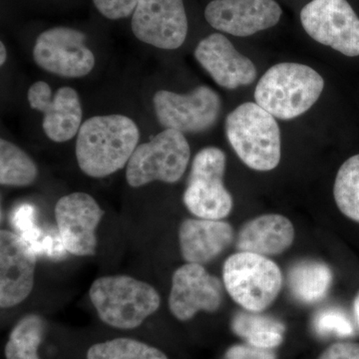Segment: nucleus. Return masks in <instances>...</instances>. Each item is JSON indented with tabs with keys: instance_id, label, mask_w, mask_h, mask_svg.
<instances>
[{
	"instance_id": "nucleus-1",
	"label": "nucleus",
	"mask_w": 359,
	"mask_h": 359,
	"mask_svg": "<svg viewBox=\"0 0 359 359\" xmlns=\"http://www.w3.org/2000/svg\"><path fill=\"white\" fill-rule=\"evenodd\" d=\"M139 139L138 126L127 116L89 118L77 134L78 165L87 176L105 178L127 166Z\"/></svg>"
},
{
	"instance_id": "nucleus-2",
	"label": "nucleus",
	"mask_w": 359,
	"mask_h": 359,
	"mask_svg": "<svg viewBox=\"0 0 359 359\" xmlns=\"http://www.w3.org/2000/svg\"><path fill=\"white\" fill-rule=\"evenodd\" d=\"M325 88L318 71L299 63H278L257 82L255 100L276 119L292 120L311 109Z\"/></svg>"
},
{
	"instance_id": "nucleus-3",
	"label": "nucleus",
	"mask_w": 359,
	"mask_h": 359,
	"mask_svg": "<svg viewBox=\"0 0 359 359\" xmlns=\"http://www.w3.org/2000/svg\"><path fill=\"white\" fill-rule=\"evenodd\" d=\"M226 135L236 154L250 169L268 172L280 164V127L259 104L243 103L231 111L226 119Z\"/></svg>"
},
{
	"instance_id": "nucleus-4",
	"label": "nucleus",
	"mask_w": 359,
	"mask_h": 359,
	"mask_svg": "<svg viewBox=\"0 0 359 359\" xmlns=\"http://www.w3.org/2000/svg\"><path fill=\"white\" fill-rule=\"evenodd\" d=\"M89 297L99 318L110 327L134 330L160 308L157 290L145 282L128 276L97 278Z\"/></svg>"
},
{
	"instance_id": "nucleus-5",
	"label": "nucleus",
	"mask_w": 359,
	"mask_h": 359,
	"mask_svg": "<svg viewBox=\"0 0 359 359\" xmlns=\"http://www.w3.org/2000/svg\"><path fill=\"white\" fill-rule=\"evenodd\" d=\"M283 282L282 271L268 257L238 252L224 264V289L250 313H262L271 306L282 290Z\"/></svg>"
},
{
	"instance_id": "nucleus-6",
	"label": "nucleus",
	"mask_w": 359,
	"mask_h": 359,
	"mask_svg": "<svg viewBox=\"0 0 359 359\" xmlns=\"http://www.w3.org/2000/svg\"><path fill=\"white\" fill-rule=\"evenodd\" d=\"M190 157V145L185 135L165 129L135 149L126 166L127 182L133 188L155 181L176 183L185 174Z\"/></svg>"
},
{
	"instance_id": "nucleus-7",
	"label": "nucleus",
	"mask_w": 359,
	"mask_h": 359,
	"mask_svg": "<svg viewBox=\"0 0 359 359\" xmlns=\"http://www.w3.org/2000/svg\"><path fill=\"white\" fill-rule=\"evenodd\" d=\"M226 157L216 147L202 149L193 160L184 204L200 219H223L233 210V201L224 185Z\"/></svg>"
},
{
	"instance_id": "nucleus-8",
	"label": "nucleus",
	"mask_w": 359,
	"mask_h": 359,
	"mask_svg": "<svg viewBox=\"0 0 359 359\" xmlns=\"http://www.w3.org/2000/svg\"><path fill=\"white\" fill-rule=\"evenodd\" d=\"M302 27L318 43L359 56V18L347 0H311L301 11Z\"/></svg>"
},
{
	"instance_id": "nucleus-9",
	"label": "nucleus",
	"mask_w": 359,
	"mask_h": 359,
	"mask_svg": "<svg viewBox=\"0 0 359 359\" xmlns=\"http://www.w3.org/2000/svg\"><path fill=\"white\" fill-rule=\"evenodd\" d=\"M155 114L165 129L181 133H201L218 121L221 98L208 86H199L188 94L160 90L153 98Z\"/></svg>"
},
{
	"instance_id": "nucleus-10",
	"label": "nucleus",
	"mask_w": 359,
	"mask_h": 359,
	"mask_svg": "<svg viewBox=\"0 0 359 359\" xmlns=\"http://www.w3.org/2000/svg\"><path fill=\"white\" fill-rule=\"evenodd\" d=\"M86 35L73 28L45 30L35 41L33 59L46 72L65 78L86 76L95 66V56L85 44Z\"/></svg>"
},
{
	"instance_id": "nucleus-11",
	"label": "nucleus",
	"mask_w": 359,
	"mask_h": 359,
	"mask_svg": "<svg viewBox=\"0 0 359 359\" xmlns=\"http://www.w3.org/2000/svg\"><path fill=\"white\" fill-rule=\"evenodd\" d=\"M131 27L144 43L166 50L179 48L188 35L183 0H139Z\"/></svg>"
},
{
	"instance_id": "nucleus-12",
	"label": "nucleus",
	"mask_w": 359,
	"mask_h": 359,
	"mask_svg": "<svg viewBox=\"0 0 359 359\" xmlns=\"http://www.w3.org/2000/svg\"><path fill=\"white\" fill-rule=\"evenodd\" d=\"M223 297L224 283L203 264L187 263L172 278L169 309L177 320H190L200 311H218Z\"/></svg>"
},
{
	"instance_id": "nucleus-13",
	"label": "nucleus",
	"mask_w": 359,
	"mask_h": 359,
	"mask_svg": "<svg viewBox=\"0 0 359 359\" xmlns=\"http://www.w3.org/2000/svg\"><path fill=\"white\" fill-rule=\"evenodd\" d=\"M54 214L65 250L74 256H94L96 229L103 217L95 199L83 192L69 194L58 200Z\"/></svg>"
},
{
	"instance_id": "nucleus-14",
	"label": "nucleus",
	"mask_w": 359,
	"mask_h": 359,
	"mask_svg": "<svg viewBox=\"0 0 359 359\" xmlns=\"http://www.w3.org/2000/svg\"><path fill=\"white\" fill-rule=\"evenodd\" d=\"M282 7L275 0H212L205 18L219 32L248 37L278 25Z\"/></svg>"
},
{
	"instance_id": "nucleus-15",
	"label": "nucleus",
	"mask_w": 359,
	"mask_h": 359,
	"mask_svg": "<svg viewBox=\"0 0 359 359\" xmlns=\"http://www.w3.org/2000/svg\"><path fill=\"white\" fill-rule=\"evenodd\" d=\"M36 252L18 233H0V306H18L32 294Z\"/></svg>"
},
{
	"instance_id": "nucleus-16",
	"label": "nucleus",
	"mask_w": 359,
	"mask_h": 359,
	"mask_svg": "<svg viewBox=\"0 0 359 359\" xmlns=\"http://www.w3.org/2000/svg\"><path fill=\"white\" fill-rule=\"evenodd\" d=\"M28 103L32 109L43 114L45 135L56 143L71 140L82 125V107L76 90L65 86L52 94L50 86L37 81L30 86Z\"/></svg>"
},
{
	"instance_id": "nucleus-17",
	"label": "nucleus",
	"mask_w": 359,
	"mask_h": 359,
	"mask_svg": "<svg viewBox=\"0 0 359 359\" xmlns=\"http://www.w3.org/2000/svg\"><path fill=\"white\" fill-rule=\"evenodd\" d=\"M195 58L224 88L247 86L256 80L257 68L252 61L241 54L221 33H212L201 40L195 49Z\"/></svg>"
},
{
	"instance_id": "nucleus-18",
	"label": "nucleus",
	"mask_w": 359,
	"mask_h": 359,
	"mask_svg": "<svg viewBox=\"0 0 359 359\" xmlns=\"http://www.w3.org/2000/svg\"><path fill=\"white\" fill-rule=\"evenodd\" d=\"M233 240V226L223 219H187L179 229L180 250L187 263H210Z\"/></svg>"
},
{
	"instance_id": "nucleus-19",
	"label": "nucleus",
	"mask_w": 359,
	"mask_h": 359,
	"mask_svg": "<svg viewBox=\"0 0 359 359\" xmlns=\"http://www.w3.org/2000/svg\"><path fill=\"white\" fill-rule=\"evenodd\" d=\"M294 240V224L280 214H266L250 219L238 231V252L261 256H278L289 249Z\"/></svg>"
},
{
	"instance_id": "nucleus-20",
	"label": "nucleus",
	"mask_w": 359,
	"mask_h": 359,
	"mask_svg": "<svg viewBox=\"0 0 359 359\" xmlns=\"http://www.w3.org/2000/svg\"><path fill=\"white\" fill-rule=\"evenodd\" d=\"M332 269L327 264L316 261H302L290 269V292L302 304H313L327 295L332 285Z\"/></svg>"
},
{
	"instance_id": "nucleus-21",
	"label": "nucleus",
	"mask_w": 359,
	"mask_h": 359,
	"mask_svg": "<svg viewBox=\"0 0 359 359\" xmlns=\"http://www.w3.org/2000/svg\"><path fill=\"white\" fill-rule=\"evenodd\" d=\"M39 169L22 149L0 140V183L4 186L27 187L34 183Z\"/></svg>"
},
{
	"instance_id": "nucleus-22",
	"label": "nucleus",
	"mask_w": 359,
	"mask_h": 359,
	"mask_svg": "<svg viewBox=\"0 0 359 359\" xmlns=\"http://www.w3.org/2000/svg\"><path fill=\"white\" fill-rule=\"evenodd\" d=\"M45 321L39 314L21 318L9 335L6 346V359H40L39 347L44 339Z\"/></svg>"
},
{
	"instance_id": "nucleus-23",
	"label": "nucleus",
	"mask_w": 359,
	"mask_h": 359,
	"mask_svg": "<svg viewBox=\"0 0 359 359\" xmlns=\"http://www.w3.org/2000/svg\"><path fill=\"white\" fill-rule=\"evenodd\" d=\"M334 196L339 211L359 223V154L347 159L339 168Z\"/></svg>"
},
{
	"instance_id": "nucleus-24",
	"label": "nucleus",
	"mask_w": 359,
	"mask_h": 359,
	"mask_svg": "<svg viewBox=\"0 0 359 359\" xmlns=\"http://www.w3.org/2000/svg\"><path fill=\"white\" fill-rule=\"evenodd\" d=\"M87 359H168L160 349L126 337H120L92 346Z\"/></svg>"
},
{
	"instance_id": "nucleus-25",
	"label": "nucleus",
	"mask_w": 359,
	"mask_h": 359,
	"mask_svg": "<svg viewBox=\"0 0 359 359\" xmlns=\"http://www.w3.org/2000/svg\"><path fill=\"white\" fill-rule=\"evenodd\" d=\"M313 330L320 337H349L354 334V327L347 314L339 309H321L313 318Z\"/></svg>"
},
{
	"instance_id": "nucleus-26",
	"label": "nucleus",
	"mask_w": 359,
	"mask_h": 359,
	"mask_svg": "<svg viewBox=\"0 0 359 359\" xmlns=\"http://www.w3.org/2000/svg\"><path fill=\"white\" fill-rule=\"evenodd\" d=\"M233 332L243 339H248L250 335L257 334V332L273 330V332H285V325L280 321L271 316H264L261 313H238L233 318Z\"/></svg>"
},
{
	"instance_id": "nucleus-27",
	"label": "nucleus",
	"mask_w": 359,
	"mask_h": 359,
	"mask_svg": "<svg viewBox=\"0 0 359 359\" xmlns=\"http://www.w3.org/2000/svg\"><path fill=\"white\" fill-rule=\"evenodd\" d=\"M36 223V210L29 204L20 205L11 215V224L28 245L35 242L42 233Z\"/></svg>"
},
{
	"instance_id": "nucleus-28",
	"label": "nucleus",
	"mask_w": 359,
	"mask_h": 359,
	"mask_svg": "<svg viewBox=\"0 0 359 359\" xmlns=\"http://www.w3.org/2000/svg\"><path fill=\"white\" fill-rule=\"evenodd\" d=\"M139 0H93L94 6L104 18L121 20L133 15Z\"/></svg>"
},
{
	"instance_id": "nucleus-29",
	"label": "nucleus",
	"mask_w": 359,
	"mask_h": 359,
	"mask_svg": "<svg viewBox=\"0 0 359 359\" xmlns=\"http://www.w3.org/2000/svg\"><path fill=\"white\" fill-rule=\"evenodd\" d=\"M226 359H276L271 349L257 348L252 346H233L226 353Z\"/></svg>"
},
{
	"instance_id": "nucleus-30",
	"label": "nucleus",
	"mask_w": 359,
	"mask_h": 359,
	"mask_svg": "<svg viewBox=\"0 0 359 359\" xmlns=\"http://www.w3.org/2000/svg\"><path fill=\"white\" fill-rule=\"evenodd\" d=\"M318 359H359V344L337 342L325 349Z\"/></svg>"
},
{
	"instance_id": "nucleus-31",
	"label": "nucleus",
	"mask_w": 359,
	"mask_h": 359,
	"mask_svg": "<svg viewBox=\"0 0 359 359\" xmlns=\"http://www.w3.org/2000/svg\"><path fill=\"white\" fill-rule=\"evenodd\" d=\"M245 340L250 346L257 348L273 349L283 344V337L282 332L266 330L250 335Z\"/></svg>"
},
{
	"instance_id": "nucleus-32",
	"label": "nucleus",
	"mask_w": 359,
	"mask_h": 359,
	"mask_svg": "<svg viewBox=\"0 0 359 359\" xmlns=\"http://www.w3.org/2000/svg\"><path fill=\"white\" fill-rule=\"evenodd\" d=\"M7 58V52L4 42H0V65H4L6 63Z\"/></svg>"
},
{
	"instance_id": "nucleus-33",
	"label": "nucleus",
	"mask_w": 359,
	"mask_h": 359,
	"mask_svg": "<svg viewBox=\"0 0 359 359\" xmlns=\"http://www.w3.org/2000/svg\"><path fill=\"white\" fill-rule=\"evenodd\" d=\"M353 311L354 316H355L356 323H358V325L359 327V292L358 295H356L355 299H354Z\"/></svg>"
}]
</instances>
